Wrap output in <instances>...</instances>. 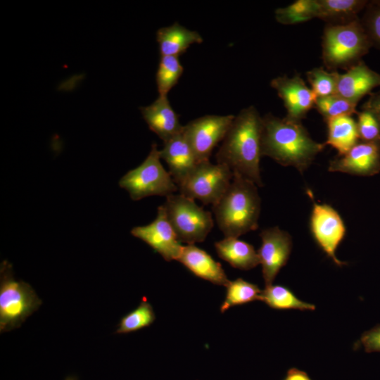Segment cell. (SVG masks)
I'll return each instance as SVG.
<instances>
[{
    "mask_svg": "<svg viewBox=\"0 0 380 380\" xmlns=\"http://www.w3.org/2000/svg\"><path fill=\"white\" fill-rule=\"evenodd\" d=\"M360 343L367 353L380 352V324L365 331L360 338Z\"/></svg>",
    "mask_w": 380,
    "mask_h": 380,
    "instance_id": "cell-32",
    "label": "cell"
},
{
    "mask_svg": "<svg viewBox=\"0 0 380 380\" xmlns=\"http://www.w3.org/2000/svg\"><path fill=\"white\" fill-rule=\"evenodd\" d=\"M262 243L257 251L265 286L272 285L279 270L287 263L291 248L290 234L273 227L263 229L260 234Z\"/></svg>",
    "mask_w": 380,
    "mask_h": 380,
    "instance_id": "cell-11",
    "label": "cell"
},
{
    "mask_svg": "<svg viewBox=\"0 0 380 380\" xmlns=\"http://www.w3.org/2000/svg\"><path fill=\"white\" fill-rule=\"evenodd\" d=\"M357 103L336 94L326 97L317 98L315 107L324 120L343 115L357 114Z\"/></svg>",
    "mask_w": 380,
    "mask_h": 380,
    "instance_id": "cell-29",
    "label": "cell"
},
{
    "mask_svg": "<svg viewBox=\"0 0 380 380\" xmlns=\"http://www.w3.org/2000/svg\"><path fill=\"white\" fill-rule=\"evenodd\" d=\"M317 0H297L291 4L275 10L276 20L286 25L310 20L317 16Z\"/></svg>",
    "mask_w": 380,
    "mask_h": 380,
    "instance_id": "cell-25",
    "label": "cell"
},
{
    "mask_svg": "<svg viewBox=\"0 0 380 380\" xmlns=\"http://www.w3.org/2000/svg\"><path fill=\"white\" fill-rule=\"evenodd\" d=\"M322 58L327 70H348L362 61L372 44L360 18L344 25H327L322 41Z\"/></svg>",
    "mask_w": 380,
    "mask_h": 380,
    "instance_id": "cell-4",
    "label": "cell"
},
{
    "mask_svg": "<svg viewBox=\"0 0 380 380\" xmlns=\"http://www.w3.org/2000/svg\"><path fill=\"white\" fill-rule=\"evenodd\" d=\"M262 117L253 106L235 115L215 158L233 173L262 186L260 160L262 156Z\"/></svg>",
    "mask_w": 380,
    "mask_h": 380,
    "instance_id": "cell-1",
    "label": "cell"
},
{
    "mask_svg": "<svg viewBox=\"0 0 380 380\" xmlns=\"http://www.w3.org/2000/svg\"><path fill=\"white\" fill-rule=\"evenodd\" d=\"M131 234L147 243L166 261L177 260L184 246L178 240L162 205L158 208L153 222L133 227Z\"/></svg>",
    "mask_w": 380,
    "mask_h": 380,
    "instance_id": "cell-12",
    "label": "cell"
},
{
    "mask_svg": "<svg viewBox=\"0 0 380 380\" xmlns=\"http://www.w3.org/2000/svg\"><path fill=\"white\" fill-rule=\"evenodd\" d=\"M260 300L275 310H315L314 305L300 300L289 289L278 284L265 286Z\"/></svg>",
    "mask_w": 380,
    "mask_h": 380,
    "instance_id": "cell-23",
    "label": "cell"
},
{
    "mask_svg": "<svg viewBox=\"0 0 380 380\" xmlns=\"http://www.w3.org/2000/svg\"><path fill=\"white\" fill-rule=\"evenodd\" d=\"M339 75L337 71L326 70L322 67L313 68L306 72L307 80L316 98L337 94Z\"/></svg>",
    "mask_w": 380,
    "mask_h": 380,
    "instance_id": "cell-28",
    "label": "cell"
},
{
    "mask_svg": "<svg viewBox=\"0 0 380 380\" xmlns=\"http://www.w3.org/2000/svg\"><path fill=\"white\" fill-rule=\"evenodd\" d=\"M156 319L152 305L143 297L139 306L120 319L115 334L134 332L149 327Z\"/></svg>",
    "mask_w": 380,
    "mask_h": 380,
    "instance_id": "cell-26",
    "label": "cell"
},
{
    "mask_svg": "<svg viewBox=\"0 0 380 380\" xmlns=\"http://www.w3.org/2000/svg\"><path fill=\"white\" fill-rule=\"evenodd\" d=\"M232 177L233 172L225 165L205 160L196 165L177 189L184 196L213 205L224 194Z\"/></svg>",
    "mask_w": 380,
    "mask_h": 380,
    "instance_id": "cell-8",
    "label": "cell"
},
{
    "mask_svg": "<svg viewBox=\"0 0 380 380\" xmlns=\"http://www.w3.org/2000/svg\"><path fill=\"white\" fill-rule=\"evenodd\" d=\"M310 229L318 246L337 266L346 265L338 260L336 251L346 234V227L338 212L327 204L314 203Z\"/></svg>",
    "mask_w": 380,
    "mask_h": 380,
    "instance_id": "cell-10",
    "label": "cell"
},
{
    "mask_svg": "<svg viewBox=\"0 0 380 380\" xmlns=\"http://www.w3.org/2000/svg\"><path fill=\"white\" fill-rule=\"evenodd\" d=\"M357 115L360 140L366 142H380V123L374 113L368 110L362 109Z\"/></svg>",
    "mask_w": 380,
    "mask_h": 380,
    "instance_id": "cell-31",
    "label": "cell"
},
{
    "mask_svg": "<svg viewBox=\"0 0 380 380\" xmlns=\"http://www.w3.org/2000/svg\"><path fill=\"white\" fill-rule=\"evenodd\" d=\"M367 0H317V18L331 25H344L360 18L358 14L364 11Z\"/></svg>",
    "mask_w": 380,
    "mask_h": 380,
    "instance_id": "cell-21",
    "label": "cell"
},
{
    "mask_svg": "<svg viewBox=\"0 0 380 380\" xmlns=\"http://www.w3.org/2000/svg\"><path fill=\"white\" fill-rule=\"evenodd\" d=\"M325 122L327 124L328 134L324 144L335 148L338 156L346 153L360 141L357 122L352 115L332 118Z\"/></svg>",
    "mask_w": 380,
    "mask_h": 380,
    "instance_id": "cell-22",
    "label": "cell"
},
{
    "mask_svg": "<svg viewBox=\"0 0 380 380\" xmlns=\"http://www.w3.org/2000/svg\"><path fill=\"white\" fill-rule=\"evenodd\" d=\"M215 248L218 256L234 268L248 270L260 264L254 247L237 237L224 236L215 243Z\"/></svg>",
    "mask_w": 380,
    "mask_h": 380,
    "instance_id": "cell-20",
    "label": "cell"
},
{
    "mask_svg": "<svg viewBox=\"0 0 380 380\" xmlns=\"http://www.w3.org/2000/svg\"><path fill=\"white\" fill-rule=\"evenodd\" d=\"M160 56H176L184 53L193 44H201L203 38L178 23L160 28L156 32Z\"/></svg>",
    "mask_w": 380,
    "mask_h": 380,
    "instance_id": "cell-19",
    "label": "cell"
},
{
    "mask_svg": "<svg viewBox=\"0 0 380 380\" xmlns=\"http://www.w3.org/2000/svg\"><path fill=\"white\" fill-rule=\"evenodd\" d=\"M42 303L31 285L16 280L12 265L4 260L0 267V333L19 328Z\"/></svg>",
    "mask_w": 380,
    "mask_h": 380,
    "instance_id": "cell-5",
    "label": "cell"
},
{
    "mask_svg": "<svg viewBox=\"0 0 380 380\" xmlns=\"http://www.w3.org/2000/svg\"><path fill=\"white\" fill-rule=\"evenodd\" d=\"M360 20L372 47L380 50V0L368 1Z\"/></svg>",
    "mask_w": 380,
    "mask_h": 380,
    "instance_id": "cell-30",
    "label": "cell"
},
{
    "mask_svg": "<svg viewBox=\"0 0 380 380\" xmlns=\"http://www.w3.org/2000/svg\"><path fill=\"white\" fill-rule=\"evenodd\" d=\"M160 150L153 144L143 163L127 172L120 180L119 185L125 189L133 201L151 196L173 194L178 190L169 172L160 162Z\"/></svg>",
    "mask_w": 380,
    "mask_h": 380,
    "instance_id": "cell-7",
    "label": "cell"
},
{
    "mask_svg": "<svg viewBox=\"0 0 380 380\" xmlns=\"http://www.w3.org/2000/svg\"><path fill=\"white\" fill-rule=\"evenodd\" d=\"M380 87V74L370 69L363 61L339 75L337 94L355 103Z\"/></svg>",
    "mask_w": 380,
    "mask_h": 380,
    "instance_id": "cell-16",
    "label": "cell"
},
{
    "mask_svg": "<svg viewBox=\"0 0 380 380\" xmlns=\"http://www.w3.org/2000/svg\"><path fill=\"white\" fill-rule=\"evenodd\" d=\"M329 172L372 176L380 172V142L359 141L346 153L329 163Z\"/></svg>",
    "mask_w": 380,
    "mask_h": 380,
    "instance_id": "cell-14",
    "label": "cell"
},
{
    "mask_svg": "<svg viewBox=\"0 0 380 380\" xmlns=\"http://www.w3.org/2000/svg\"><path fill=\"white\" fill-rule=\"evenodd\" d=\"M226 288L225 299L220 306L222 313L233 306L260 300L262 291L260 288L242 278L229 281Z\"/></svg>",
    "mask_w": 380,
    "mask_h": 380,
    "instance_id": "cell-24",
    "label": "cell"
},
{
    "mask_svg": "<svg viewBox=\"0 0 380 380\" xmlns=\"http://www.w3.org/2000/svg\"><path fill=\"white\" fill-rule=\"evenodd\" d=\"M257 185L233 173L227 189L213 205L218 227L224 236L239 237L258 227L261 200Z\"/></svg>",
    "mask_w": 380,
    "mask_h": 380,
    "instance_id": "cell-3",
    "label": "cell"
},
{
    "mask_svg": "<svg viewBox=\"0 0 380 380\" xmlns=\"http://www.w3.org/2000/svg\"><path fill=\"white\" fill-rule=\"evenodd\" d=\"M177 261L196 277L214 284L226 286L229 281L220 263L194 244L184 246Z\"/></svg>",
    "mask_w": 380,
    "mask_h": 380,
    "instance_id": "cell-18",
    "label": "cell"
},
{
    "mask_svg": "<svg viewBox=\"0 0 380 380\" xmlns=\"http://www.w3.org/2000/svg\"><path fill=\"white\" fill-rule=\"evenodd\" d=\"M140 110L149 129L163 142L184 130V125L180 123L179 115L171 106L167 96H158L149 106L141 107Z\"/></svg>",
    "mask_w": 380,
    "mask_h": 380,
    "instance_id": "cell-17",
    "label": "cell"
},
{
    "mask_svg": "<svg viewBox=\"0 0 380 380\" xmlns=\"http://www.w3.org/2000/svg\"><path fill=\"white\" fill-rule=\"evenodd\" d=\"M184 72L179 57L160 56L156 80L159 96H167Z\"/></svg>",
    "mask_w": 380,
    "mask_h": 380,
    "instance_id": "cell-27",
    "label": "cell"
},
{
    "mask_svg": "<svg viewBox=\"0 0 380 380\" xmlns=\"http://www.w3.org/2000/svg\"><path fill=\"white\" fill-rule=\"evenodd\" d=\"M162 205L181 243L202 242L213 228L211 213L186 196L181 194L169 195Z\"/></svg>",
    "mask_w": 380,
    "mask_h": 380,
    "instance_id": "cell-6",
    "label": "cell"
},
{
    "mask_svg": "<svg viewBox=\"0 0 380 380\" xmlns=\"http://www.w3.org/2000/svg\"><path fill=\"white\" fill-rule=\"evenodd\" d=\"M362 109H366L373 113L380 123V89L376 92L369 94V98L362 105Z\"/></svg>",
    "mask_w": 380,
    "mask_h": 380,
    "instance_id": "cell-33",
    "label": "cell"
},
{
    "mask_svg": "<svg viewBox=\"0 0 380 380\" xmlns=\"http://www.w3.org/2000/svg\"><path fill=\"white\" fill-rule=\"evenodd\" d=\"M284 380H312L303 371L296 368H291Z\"/></svg>",
    "mask_w": 380,
    "mask_h": 380,
    "instance_id": "cell-34",
    "label": "cell"
},
{
    "mask_svg": "<svg viewBox=\"0 0 380 380\" xmlns=\"http://www.w3.org/2000/svg\"><path fill=\"white\" fill-rule=\"evenodd\" d=\"M234 117L206 115L184 125V134L198 163L209 160L215 147L224 139Z\"/></svg>",
    "mask_w": 380,
    "mask_h": 380,
    "instance_id": "cell-9",
    "label": "cell"
},
{
    "mask_svg": "<svg viewBox=\"0 0 380 380\" xmlns=\"http://www.w3.org/2000/svg\"><path fill=\"white\" fill-rule=\"evenodd\" d=\"M286 110V118L297 122L305 118L315 107L316 96L300 75L279 76L270 82Z\"/></svg>",
    "mask_w": 380,
    "mask_h": 380,
    "instance_id": "cell-13",
    "label": "cell"
},
{
    "mask_svg": "<svg viewBox=\"0 0 380 380\" xmlns=\"http://www.w3.org/2000/svg\"><path fill=\"white\" fill-rule=\"evenodd\" d=\"M160 156L167 164L169 173L177 186L198 163L184 132L164 142Z\"/></svg>",
    "mask_w": 380,
    "mask_h": 380,
    "instance_id": "cell-15",
    "label": "cell"
},
{
    "mask_svg": "<svg viewBox=\"0 0 380 380\" xmlns=\"http://www.w3.org/2000/svg\"><path fill=\"white\" fill-rule=\"evenodd\" d=\"M325 144L314 141L301 122L267 113L262 117V156L304 172Z\"/></svg>",
    "mask_w": 380,
    "mask_h": 380,
    "instance_id": "cell-2",
    "label": "cell"
}]
</instances>
